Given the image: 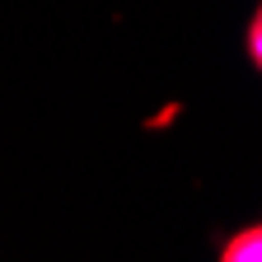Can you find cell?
Listing matches in <instances>:
<instances>
[{
	"label": "cell",
	"mask_w": 262,
	"mask_h": 262,
	"mask_svg": "<svg viewBox=\"0 0 262 262\" xmlns=\"http://www.w3.org/2000/svg\"><path fill=\"white\" fill-rule=\"evenodd\" d=\"M220 262H262V225H248L234 239H225L220 244Z\"/></svg>",
	"instance_id": "6da1fadb"
},
{
	"label": "cell",
	"mask_w": 262,
	"mask_h": 262,
	"mask_svg": "<svg viewBox=\"0 0 262 262\" xmlns=\"http://www.w3.org/2000/svg\"><path fill=\"white\" fill-rule=\"evenodd\" d=\"M248 61L262 71V5H257V14L248 19Z\"/></svg>",
	"instance_id": "7a4b0ae2"
}]
</instances>
